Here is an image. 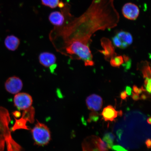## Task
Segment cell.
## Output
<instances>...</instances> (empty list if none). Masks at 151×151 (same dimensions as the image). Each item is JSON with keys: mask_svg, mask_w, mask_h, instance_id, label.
<instances>
[{"mask_svg": "<svg viewBox=\"0 0 151 151\" xmlns=\"http://www.w3.org/2000/svg\"><path fill=\"white\" fill-rule=\"evenodd\" d=\"M101 44L103 50L99 51L103 55L106 59L108 60L116 56V54L115 52L114 47L109 39L105 37H103L101 39Z\"/></svg>", "mask_w": 151, "mask_h": 151, "instance_id": "8", "label": "cell"}, {"mask_svg": "<svg viewBox=\"0 0 151 151\" xmlns=\"http://www.w3.org/2000/svg\"><path fill=\"white\" fill-rule=\"evenodd\" d=\"M144 86L146 91L150 94L151 93V79L145 78L144 82Z\"/></svg>", "mask_w": 151, "mask_h": 151, "instance_id": "20", "label": "cell"}, {"mask_svg": "<svg viewBox=\"0 0 151 151\" xmlns=\"http://www.w3.org/2000/svg\"><path fill=\"white\" fill-rule=\"evenodd\" d=\"M99 113L95 112V111H93L90 113L88 122H96L99 119Z\"/></svg>", "mask_w": 151, "mask_h": 151, "instance_id": "19", "label": "cell"}, {"mask_svg": "<svg viewBox=\"0 0 151 151\" xmlns=\"http://www.w3.org/2000/svg\"><path fill=\"white\" fill-rule=\"evenodd\" d=\"M132 98L134 101H137L140 99V97L139 94L134 93V92H132Z\"/></svg>", "mask_w": 151, "mask_h": 151, "instance_id": "23", "label": "cell"}, {"mask_svg": "<svg viewBox=\"0 0 151 151\" xmlns=\"http://www.w3.org/2000/svg\"><path fill=\"white\" fill-rule=\"evenodd\" d=\"M41 1L43 5L52 9L57 7H63L64 5L63 3L60 2V0H41Z\"/></svg>", "mask_w": 151, "mask_h": 151, "instance_id": "15", "label": "cell"}, {"mask_svg": "<svg viewBox=\"0 0 151 151\" xmlns=\"http://www.w3.org/2000/svg\"><path fill=\"white\" fill-rule=\"evenodd\" d=\"M120 98L122 100H126L127 97V95L125 91H122L120 93Z\"/></svg>", "mask_w": 151, "mask_h": 151, "instance_id": "25", "label": "cell"}, {"mask_svg": "<svg viewBox=\"0 0 151 151\" xmlns=\"http://www.w3.org/2000/svg\"><path fill=\"white\" fill-rule=\"evenodd\" d=\"M35 109L32 106L23 111L22 116L20 119L16 120V122L12 128L13 131L17 129H29L26 125L27 122L33 123L35 120Z\"/></svg>", "mask_w": 151, "mask_h": 151, "instance_id": "4", "label": "cell"}, {"mask_svg": "<svg viewBox=\"0 0 151 151\" xmlns=\"http://www.w3.org/2000/svg\"><path fill=\"white\" fill-rule=\"evenodd\" d=\"M56 58L52 53L45 52L41 53L39 56L40 63L44 67L50 68L55 65Z\"/></svg>", "mask_w": 151, "mask_h": 151, "instance_id": "11", "label": "cell"}, {"mask_svg": "<svg viewBox=\"0 0 151 151\" xmlns=\"http://www.w3.org/2000/svg\"><path fill=\"white\" fill-rule=\"evenodd\" d=\"M83 151H109L107 145L99 137L91 135L83 141Z\"/></svg>", "mask_w": 151, "mask_h": 151, "instance_id": "3", "label": "cell"}, {"mask_svg": "<svg viewBox=\"0 0 151 151\" xmlns=\"http://www.w3.org/2000/svg\"><path fill=\"white\" fill-rule=\"evenodd\" d=\"M122 111H116L112 106L109 105L104 109L101 115L105 121L112 122L114 121L118 116H122Z\"/></svg>", "mask_w": 151, "mask_h": 151, "instance_id": "10", "label": "cell"}, {"mask_svg": "<svg viewBox=\"0 0 151 151\" xmlns=\"http://www.w3.org/2000/svg\"><path fill=\"white\" fill-rule=\"evenodd\" d=\"M140 99H143V100H145L146 99H147V97L146 95H145V94H142L141 96V97H140Z\"/></svg>", "mask_w": 151, "mask_h": 151, "instance_id": "27", "label": "cell"}, {"mask_svg": "<svg viewBox=\"0 0 151 151\" xmlns=\"http://www.w3.org/2000/svg\"><path fill=\"white\" fill-rule=\"evenodd\" d=\"M147 122H148L149 124H151V118L150 117V118H148V119H147Z\"/></svg>", "mask_w": 151, "mask_h": 151, "instance_id": "28", "label": "cell"}, {"mask_svg": "<svg viewBox=\"0 0 151 151\" xmlns=\"http://www.w3.org/2000/svg\"><path fill=\"white\" fill-rule=\"evenodd\" d=\"M86 102L88 108L93 111H97L102 107L103 101L102 98L96 94H92L87 98Z\"/></svg>", "mask_w": 151, "mask_h": 151, "instance_id": "9", "label": "cell"}, {"mask_svg": "<svg viewBox=\"0 0 151 151\" xmlns=\"http://www.w3.org/2000/svg\"><path fill=\"white\" fill-rule=\"evenodd\" d=\"M115 139V136L111 133H107L104 135L103 141L107 145L109 149L112 148L113 146V142Z\"/></svg>", "mask_w": 151, "mask_h": 151, "instance_id": "16", "label": "cell"}, {"mask_svg": "<svg viewBox=\"0 0 151 151\" xmlns=\"http://www.w3.org/2000/svg\"><path fill=\"white\" fill-rule=\"evenodd\" d=\"M111 65L114 67H119L124 63L123 57L122 56H115L110 60Z\"/></svg>", "mask_w": 151, "mask_h": 151, "instance_id": "17", "label": "cell"}, {"mask_svg": "<svg viewBox=\"0 0 151 151\" xmlns=\"http://www.w3.org/2000/svg\"><path fill=\"white\" fill-rule=\"evenodd\" d=\"M122 43V49H125L133 42V38L131 34L124 31L119 32L116 35Z\"/></svg>", "mask_w": 151, "mask_h": 151, "instance_id": "12", "label": "cell"}, {"mask_svg": "<svg viewBox=\"0 0 151 151\" xmlns=\"http://www.w3.org/2000/svg\"><path fill=\"white\" fill-rule=\"evenodd\" d=\"M111 149L114 151H128L124 147L118 145L113 146Z\"/></svg>", "mask_w": 151, "mask_h": 151, "instance_id": "22", "label": "cell"}, {"mask_svg": "<svg viewBox=\"0 0 151 151\" xmlns=\"http://www.w3.org/2000/svg\"><path fill=\"white\" fill-rule=\"evenodd\" d=\"M31 133L35 144L37 146H46L50 143L51 139L49 128L46 124L38 121L32 129Z\"/></svg>", "mask_w": 151, "mask_h": 151, "instance_id": "2", "label": "cell"}, {"mask_svg": "<svg viewBox=\"0 0 151 151\" xmlns=\"http://www.w3.org/2000/svg\"><path fill=\"white\" fill-rule=\"evenodd\" d=\"M49 20L53 25L60 26L63 24L65 18L61 13L58 11H54L49 15Z\"/></svg>", "mask_w": 151, "mask_h": 151, "instance_id": "14", "label": "cell"}, {"mask_svg": "<svg viewBox=\"0 0 151 151\" xmlns=\"http://www.w3.org/2000/svg\"><path fill=\"white\" fill-rule=\"evenodd\" d=\"M6 90L9 93L16 94L23 88V83L21 79L17 76L9 77L5 84Z\"/></svg>", "mask_w": 151, "mask_h": 151, "instance_id": "6", "label": "cell"}, {"mask_svg": "<svg viewBox=\"0 0 151 151\" xmlns=\"http://www.w3.org/2000/svg\"><path fill=\"white\" fill-rule=\"evenodd\" d=\"M14 105L18 110L24 111L32 107L33 100L31 96L26 93H18L14 96Z\"/></svg>", "mask_w": 151, "mask_h": 151, "instance_id": "5", "label": "cell"}, {"mask_svg": "<svg viewBox=\"0 0 151 151\" xmlns=\"http://www.w3.org/2000/svg\"><path fill=\"white\" fill-rule=\"evenodd\" d=\"M127 95L129 96H131L132 94V88L129 86H127L125 87V91Z\"/></svg>", "mask_w": 151, "mask_h": 151, "instance_id": "24", "label": "cell"}, {"mask_svg": "<svg viewBox=\"0 0 151 151\" xmlns=\"http://www.w3.org/2000/svg\"><path fill=\"white\" fill-rule=\"evenodd\" d=\"M119 17L114 0H92L86 12L71 22L62 43L78 40L88 44L96 32L117 26Z\"/></svg>", "mask_w": 151, "mask_h": 151, "instance_id": "1", "label": "cell"}, {"mask_svg": "<svg viewBox=\"0 0 151 151\" xmlns=\"http://www.w3.org/2000/svg\"><path fill=\"white\" fill-rule=\"evenodd\" d=\"M4 43L6 47L8 50L14 51L18 48L20 41L18 37L14 35H10L6 38Z\"/></svg>", "mask_w": 151, "mask_h": 151, "instance_id": "13", "label": "cell"}, {"mask_svg": "<svg viewBox=\"0 0 151 151\" xmlns=\"http://www.w3.org/2000/svg\"><path fill=\"white\" fill-rule=\"evenodd\" d=\"M151 139H147L145 142L146 146L148 148L150 149L151 148Z\"/></svg>", "mask_w": 151, "mask_h": 151, "instance_id": "26", "label": "cell"}, {"mask_svg": "<svg viewBox=\"0 0 151 151\" xmlns=\"http://www.w3.org/2000/svg\"><path fill=\"white\" fill-rule=\"evenodd\" d=\"M142 68L143 77L145 78L151 79V68L148 63L145 64Z\"/></svg>", "mask_w": 151, "mask_h": 151, "instance_id": "18", "label": "cell"}, {"mask_svg": "<svg viewBox=\"0 0 151 151\" xmlns=\"http://www.w3.org/2000/svg\"><path fill=\"white\" fill-rule=\"evenodd\" d=\"M124 68V70L125 71L131 68L132 66V60L130 59L129 61L125 62V63H124L122 65Z\"/></svg>", "mask_w": 151, "mask_h": 151, "instance_id": "21", "label": "cell"}, {"mask_svg": "<svg viewBox=\"0 0 151 151\" xmlns=\"http://www.w3.org/2000/svg\"><path fill=\"white\" fill-rule=\"evenodd\" d=\"M123 15L128 20H135L139 16V9L137 6L133 3H128L125 4L122 9Z\"/></svg>", "mask_w": 151, "mask_h": 151, "instance_id": "7", "label": "cell"}]
</instances>
